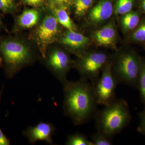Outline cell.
Wrapping results in <instances>:
<instances>
[{
    "label": "cell",
    "mask_w": 145,
    "mask_h": 145,
    "mask_svg": "<svg viewBox=\"0 0 145 145\" xmlns=\"http://www.w3.org/2000/svg\"><path fill=\"white\" fill-rule=\"evenodd\" d=\"M63 85L65 114L75 125L87 123L93 115L97 105L93 86L84 78L76 82L67 80Z\"/></svg>",
    "instance_id": "obj_1"
},
{
    "label": "cell",
    "mask_w": 145,
    "mask_h": 145,
    "mask_svg": "<svg viewBox=\"0 0 145 145\" xmlns=\"http://www.w3.org/2000/svg\"><path fill=\"white\" fill-rule=\"evenodd\" d=\"M131 119L129 107L126 101L123 99H116L97 114L98 131L112 137L129 124Z\"/></svg>",
    "instance_id": "obj_2"
},
{
    "label": "cell",
    "mask_w": 145,
    "mask_h": 145,
    "mask_svg": "<svg viewBox=\"0 0 145 145\" xmlns=\"http://www.w3.org/2000/svg\"><path fill=\"white\" fill-rule=\"evenodd\" d=\"M0 54L7 78H13L18 71L30 62L31 55L27 47L17 40L0 41Z\"/></svg>",
    "instance_id": "obj_3"
},
{
    "label": "cell",
    "mask_w": 145,
    "mask_h": 145,
    "mask_svg": "<svg viewBox=\"0 0 145 145\" xmlns=\"http://www.w3.org/2000/svg\"><path fill=\"white\" fill-rule=\"evenodd\" d=\"M141 61L131 52L119 55L114 65V77L118 83L137 88L141 70Z\"/></svg>",
    "instance_id": "obj_4"
},
{
    "label": "cell",
    "mask_w": 145,
    "mask_h": 145,
    "mask_svg": "<svg viewBox=\"0 0 145 145\" xmlns=\"http://www.w3.org/2000/svg\"><path fill=\"white\" fill-rule=\"evenodd\" d=\"M118 83L112 72V65L108 63L103 69L101 76L93 86L97 105L106 106L116 100V90Z\"/></svg>",
    "instance_id": "obj_5"
},
{
    "label": "cell",
    "mask_w": 145,
    "mask_h": 145,
    "mask_svg": "<svg viewBox=\"0 0 145 145\" xmlns=\"http://www.w3.org/2000/svg\"><path fill=\"white\" fill-rule=\"evenodd\" d=\"M107 60V55L102 52H93L83 57L79 64L83 78L90 81L93 86L99 79V71L108 63Z\"/></svg>",
    "instance_id": "obj_6"
},
{
    "label": "cell",
    "mask_w": 145,
    "mask_h": 145,
    "mask_svg": "<svg viewBox=\"0 0 145 145\" xmlns=\"http://www.w3.org/2000/svg\"><path fill=\"white\" fill-rule=\"evenodd\" d=\"M56 129L52 123L41 121L34 126L29 127L23 131V134L31 144L44 141L53 144L52 136Z\"/></svg>",
    "instance_id": "obj_7"
},
{
    "label": "cell",
    "mask_w": 145,
    "mask_h": 145,
    "mask_svg": "<svg viewBox=\"0 0 145 145\" xmlns=\"http://www.w3.org/2000/svg\"><path fill=\"white\" fill-rule=\"evenodd\" d=\"M47 64L62 84L67 81L65 75L70 67L71 61L65 52L60 50L53 51L48 56Z\"/></svg>",
    "instance_id": "obj_8"
},
{
    "label": "cell",
    "mask_w": 145,
    "mask_h": 145,
    "mask_svg": "<svg viewBox=\"0 0 145 145\" xmlns=\"http://www.w3.org/2000/svg\"><path fill=\"white\" fill-rule=\"evenodd\" d=\"M58 20L51 16H47L38 29V36L42 44H48L54 39L58 32Z\"/></svg>",
    "instance_id": "obj_9"
},
{
    "label": "cell",
    "mask_w": 145,
    "mask_h": 145,
    "mask_svg": "<svg viewBox=\"0 0 145 145\" xmlns=\"http://www.w3.org/2000/svg\"><path fill=\"white\" fill-rule=\"evenodd\" d=\"M113 13V7L110 2L102 1L91 10L89 17L93 22L99 23L109 19Z\"/></svg>",
    "instance_id": "obj_10"
},
{
    "label": "cell",
    "mask_w": 145,
    "mask_h": 145,
    "mask_svg": "<svg viewBox=\"0 0 145 145\" xmlns=\"http://www.w3.org/2000/svg\"><path fill=\"white\" fill-rule=\"evenodd\" d=\"M116 37V31L114 25L108 24L98 30L95 35L96 41L101 45L107 46L112 44Z\"/></svg>",
    "instance_id": "obj_11"
},
{
    "label": "cell",
    "mask_w": 145,
    "mask_h": 145,
    "mask_svg": "<svg viewBox=\"0 0 145 145\" xmlns=\"http://www.w3.org/2000/svg\"><path fill=\"white\" fill-rule=\"evenodd\" d=\"M61 42L64 44L72 48H79L87 44L89 39L73 30H69L62 38Z\"/></svg>",
    "instance_id": "obj_12"
},
{
    "label": "cell",
    "mask_w": 145,
    "mask_h": 145,
    "mask_svg": "<svg viewBox=\"0 0 145 145\" xmlns=\"http://www.w3.org/2000/svg\"><path fill=\"white\" fill-rule=\"evenodd\" d=\"M39 19V14L37 10L34 9H27L24 11L18 17V25L23 28H30L36 24Z\"/></svg>",
    "instance_id": "obj_13"
},
{
    "label": "cell",
    "mask_w": 145,
    "mask_h": 145,
    "mask_svg": "<svg viewBox=\"0 0 145 145\" xmlns=\"http://www.w3.org/2000/svg\"><path fill=\"white\" fill-rule=\"evenodd\" d=\"M140 20V16L138 13L136 12H129L125 14L122 19V26L125 31H130L137 26Z\"/></svg>",
    "instance_id": "obj_14"
},
{
    "label": "cell",
    "mask_w": 145,
    "mask_h": 145,
    "mask_svg": "<svg viewBox=\"0 0 145 145\" xmlns=\"http://www.w3.org/2000/svg\"><path fill=\"white\" fill-rule=\"evenodd\" d=\"M55 15L58 22L63 26L69 30H73L74 25L65 10L63 9H56Z\"/></svg>",
    "instance_id": "obj_15"
},
{
    "label": "cell",
    "mask_w": 145,
    "mask_h": 145,
    "mask_svg": "<svg viewBox=\"0 0 145 145\" xmlns=\"http://www.w3.org/2000/svg\"><path fill=\"white\" fill-rule=\"evenodd\" d=\"M66 145H93V144L84 135L80 133H76L68 136Z\"/></svg>",
    "instance_id": "obj_16"
},
{
    "label": "cell",
    "mask_w": 145,
    "mask_h": 145,
    "mask_svg": "<svg viewBox=\"0 0 145 145\" xmlns=\"http://www.w3.org/2000/svg\"><path fill=\"white\" fill-rule=\"evenodd\" d=\"M112 138L103 133L97 131L91 135V141L93 145H111L113 144Z\"/></svg>",
    "instance_id": "obj_17"
},
{
    "label": "cell",
    "mask_w": 145,
    "mask_h": 145,
    "mask_svg": "<svg viewBox=\"0 0 145 145\" xmlns=\"http://www.w3.org/2000/svg\"><path fill=\"white\" fill-rule=\"evenodd\" d=\"M133 6V0H118L115 6L114 12L117 15H125L130 12Z\"/></svg>",
    "instance_id": "obj_18"
},
{
    "label": "cell",
    "mask_w": 145,
    "mask_h": 145,
    "mask_svg": "<svg viewBox=\"0 0 145 145\" xmlns=\"http://www.w3.org/2000/svg\"><path fill=\"white\" fill-rule=\"evenodd\" d=\"M137 88L140 91V98L145 107V63L142 62Z\"/></svg>",
    "instance_id": "obj_19"
},
{
    "label": "cell",
    "mask_w": 145,
    "mask_h": 145,
    "mask_svg": "<svg viewBox=\"0 0 145 145\" xmlns=\"http://www.w3.org/2000/svg\"><path fill=\"white\" fill-rule=\"evenodd\" d=\"M92 0H77L75 4V14L81 16L85 13L91 4Z\"/></svg>",
    "instance_id": "obj_20"
},
{
    "label": "cell",
    "mask_w": 145,
    "mask_h": 145,
    "mask_svg": "<svg viewBox=\"0 0 145 145\" xmlns=\"http://www.w3.org/2000/svg\"><path fill=\"white\" fill-rule=\"evenodd\" d=\"M16 5L14 0H0V10L5 13L13 12Z\"/></svg>",
    "instance_id": "obj_21"
},
{
    "label": "cell",
    "mask_w": 145,
    "mask_h": 145,
    "mask_svg": "<svg viewBox=\"0 0 145 145\" xmlns=\"http://www.w3.org/2000/svg\"><path fill=\"white\" fill-rule=\"evenodd\" d=\"M132 39L136 41L142 42L145 41V23L141 25L133 34Z\"/></svg>",
    "instance_id": "obj_22"
},
{
    "label": "cell",
    "mask_w": 145,
    "mask_h": 145,
    "mask_svg": "<svg viewBox=\"0 0 145 145\" xmlns=\"http://www.w3.org/2000/svg\"><path fill=\"white\" fill-rule=\"evenodd\" d=\"M140 123L137 128L138 132L145 136V107L144 109L140 112Z\"/></svg>",
    "instance_id": "obj_23"
},
{
    "label": "cell",
    "mask_w": 145,
    "mask_h": 145,
    "mask_svg": "<svg viewBox=\"0 0 145 145\" xmlns=\"http://www.w3.org/2000/svg\"><path fill=\"white\" fill-rule=\"evenodd\" d=\"M3 92V88L0 91V103ZM10 140L5 135L2 131L0 128V145H9L10 144Z\"/></svg>",
    "instance_id": "obj_24"
},
{
    "label": "cell",
    "mask_w": 145,
    "mask_h": 145,
    "mask_svg": "<svg viewBox=\"0 0 145 145\" xmlns=\"http://www.w3.org/2000/svg\"><path fill=\"white\" fill-rule=\"evenodd\" d=\"M25 1L29 5L36 6L40 4L43 0H25Z\"/></svg>",
    "instance_id": "obj_25"
},
{
    "label": "cell",
    "mask_w": 145,
    "mask_h": 145,
    "mask_svg": "<svg viewBox=\"0 0 145 145\" xmlns=\"http://www.w3.org/2000/svg\"><path fill=\"white\" fill-rule=\"evenodd\" d=\"M142 7L143 9L145 11V0H143L142 2Z\"/></svg>",
    "instance_id": "obj_26"
},
{
    "label": "cell",
    "mask_w": 145,
    "mask_h": 145,
    "mask_svg": "<svg viewBox=\"0 0 145 145\" xmlns=\"http://www.w3.org/2000/svg\"><path fill=\"white\" fill-rule=\"evenodd\" d=\"M3 27V24L1 20V18H0V28H2Z\"/></svg>",
    "instance_id": "obj_27"
},
{
    "label": "cell",
    "mask_w": 145,
    "mask_h": 145,
    "mask_svg": "<svg viewBox=\"0 0 145 145\" xmlns=\"http://www.w3.org/2000/svg\"><path fill=\"white\" fill-rule=\"evenodd\" d=\"M57 1L58 2L62 3L65 1L67 0H57Z\"/></svg>",
    "instance_id": "obj_28"
}]
</instances>
